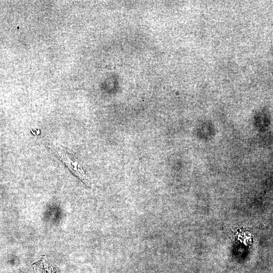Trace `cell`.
Instances as JSON below:
<instances>
[{
  "label": "cell",
  "instance_id": "1",
  "mask_svg": "<svg viewBox=\"0 0 273 273\" xmlns=\"http://www.w3.org/2000/svg\"><path fill=\"white\" fill-rule=\"evenodd\" d=\"M54 150L59 159L67 166V167L82 180L88 184V180L82 168L79 164L74 155L66 148L60 145H56Z\"/></svg>",
  "mask_w": 273,
  "mask_h": 273
}]
</instances>
